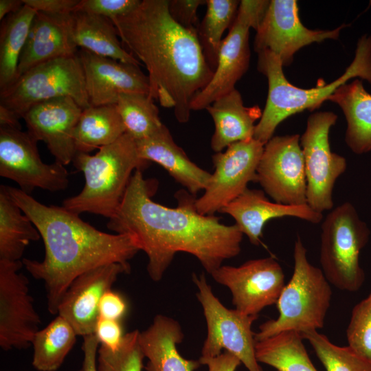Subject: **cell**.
<instances>
[{
    "label": "cell",
    "instance_id": "obj_1",
    "mask_svg": "<svg viewBox=\"0 0 371 371\" xmlns=\"http://www.w3.org/2000/svg\"><path fill=\"white\" fill-rule=\"evenodd\" d=\"M150 190L142 170H136L106 227L135 238L148 256L152 280L162 278L178 252L194 256L210 274L240 253L244 234L236 224L227 225L217 216L200 214L194 195L185 191L176 194L178 205L169 207L155 202Z\"/></svg>",
    "mask_w": 371,
    "mask_h": 371
},
{
    "label": "cell",
    "instance_id": "obj_2",
    "mask_svg": "<svg viewBox=\"0 0 371 371\" xmlns=\"http://www.w3.org/2000/svg\"><path fill=\"white\" fill-rule=\"evenodd\" d=\"M169 0H141L128 14L112 21L123 47L146 67L150 95L172 109L177 120L188 121L195 95L210 82L209 65L198 32L177 23Z\"/></svg>",
    "mask_w": 371,
    "mask_h": 371
},
{
    "label": "cell",
    "instance_id": "obj_3",
    "mask_svg": "<svg viewBox=\"0 0 371 371\" xmlns=\"http://www.w3.org/2000/svg\"><path fill=\"white\" fill-rule=\"evenodd\" d=\"M5 186L43 240V260L22 262L33 278L43 281L49 313L57 314L67 288L82 273L110 263L131 269L129 260L139 251L131 235L101 232L63 206L45 205L20 188Z\"/></svg>",
    "mask_w": 371,
    "mask_h": 371
},
{
    "label": "cell",
    "instance_id": "obj_4",
    "mask_svg": "<svg viewBox=\"0 0 371 371\" xmlns=\"http://www.w3.org/2000/svg\"><path fill=\"white\" fill-rule=\"evenodd\" d=\"M283 65L274 54L258 53V70L268 82L265 107L256 125L254 138L265 144L278 126L289 117L305 110L319 108L338 87L350 79L359 77L371 84V36L363 35L358 41L355 56L345 72L329 84L311 89H301L291 84L283 72Z\"/></svg>",
    "mask_w": 371,
    "mask_h": 371
},
{
    "label": "cell",
    "instance_id": "obj_5",
    "mask_svg": "<svg viewBox=\"0 0 371 371\" xmlns=\"http://www.w3.org/2000/svg\"><path fill=\"white\" fill-rule=\"evenodd\" d=\"M72 163L83 172L85 183L78 194L63 201V207L78 214L89 212L109 219L122 203L132 173L148 161L139 157L135 140L126 133L93 155L76 152Z\"/></svg>",
    "mask_w": 371,
    "mask_h": 371
},
{
    "label": "cell",
    "instance_id": "obj_6",
    "mask_svg": "<svg viewBox=\"0 0 371 371\" xmlns=\"http://www.w3.org/2000/svg\"><path fill=\"white\" fill-rule=\"evenodd\" d=\"M293 275L277 301L278 316L259 326L255 340L293 330L300 333L324 327L330 306L332 289L321 269L313 265L298 236L293 249Z\"/></svg>",
    "mask_w": 371,
    "mask_h": 371
},
{
    "label": "cell",
    "instance_id": "obj_7",
    "mask_svg": "<svg viewBox=\"0 0 371 371\" xmlns=\"http://www.w3.org/2000/svg\"><path fill=\"white\" fill-rule=\"evenodd\" d=\"M321 228L319 262L326 278L341 291H358L365 281L359 254L369 241L368 225L346 201L326 215Z\"/></svg>",
    "mask_w": 371,
    "mask_h": 371
},
{
    "label": "cell",
    "instance_id": "obj_8",
    "mask_svg": "<svg viewBox=\"0 0 371 371\" xmlns=\"http://www.w3.org/2000/svg\"><path fill=\"white\" fill-rule=\"evenodd\" d=\"M61 97L72 98L82 110L91 106L78 54L54 59L27 71L0 91V105L21 119L33 106Z\"/></svg>",
    "mask_w": 371,
    "mask_h": 371
},
{
    "label": "cell",
    "instance_id": "obj_9",
    "mask_svg": "<svg viewBox=\"0 0 371 371\" xmlns=\"http://www.w3.org/2000/svg\"><path fill=\"white\" fill-rule=\"evenodd\" d=\"M207 325V336L200 358L215 357L223 350L235 355L249 371H264L256 357L255 333L258 315H247L225 307L214 294L203 273L192 275Z\"/></svg>",
    "mask_w": 371,
    "mask_h": 371
},
{
    "label": "cell",
    "instance_id": "obj_10",
    "mask_svg": "<svg viewBox=\"0 0 371 371\" xmlns=\"http://www.w3.org/2000/svg\"><path fill=\"white\" fill-rule=\"evenodd\" d=\"M270 1L242 0L236 19L219 47L216 69L210 82L192 100V111L205 109L216 100L235 89L248 69L250 60L249 34L257 30Z\"/></svg>",
    "mask_w": 371,
    "mask_h": 371
},
{
    "label": "cell",
    "instance_id": "obj_11",
    "mask_svg": "<svg viewBox=\"0 0 371 371\" xmlns=\"http://www.w3.org/2000/svg\"><path fill=\"white\" fill-rule=\"evenodd\" d=\"M337 120L331 111L311 114L300 136L306 179V204L322 213L331 210L333 188L337 179L347 169L344 157L330 149L329 133Z\"/></svg>",
    "mask_w": 371,
    "mask_h": 371
},
{
    "label": "cell",
    "instance_id": "obj_12",
    "mask_svg": "<svg viewBox=\"0 0 371 371\" xmlns=\"http://www.w3.org/2000/svg\"><path fill=\"white\" fill-rule=\"evenodd\" d=\"M37 141L21 128L0 126V175L15 181L30 194L36 188L50 192L65 190L69 173L65 166L42 161Z\"/></svg>",
    "mask_w": 371,
    "mask_h": 371
},
{
    "label": "cell",
    "instance_id": "obj_13",
    "mask_svg": "<svg viewBox=\"0 0 371 371\" xmlns=\"http://www.w3.org/2000/svg\"><path fill=\"white\" fill-rule=\"evenodd\" d=\"M265 144L252 138L229 146L225 152L212 157L215 168L203 195L195 199L196 210L214 215L240 196L251 181H256V171Z\"/></svg>",
    "mask_w": 371,
    "mask_h": 371
},
{
    "label": "cell",
    "instance_id": "obj_14",
    "mask_svg": "<svg viewBox=\"0 0 371 371\" xmlns=\"http://www.w3.org/2000/svg\"><path fill=\"white\" fill-rule=\"evenodd\" d=\"M298 134L273 136L264 146L256 182L275 202L306 204V179Z\"/></svg>",
    "mask_w": 371,
    "mask_h": 371
},
{
    "label": "cell",
    "instance_id": "obj_15",
    "mask_svg": "<svg viewBox=\"0 0 371 371\" xmlns=\"http://www.w3.org/2000/svg\"><path fill=\"white\" fill-rule=\"evenodd\" d=\"M210 275L229 289L235 309L247 315H258L276 304L285 286L283 269L273 257L249 260L238 267L221 265Z\"/></svg>",
    "mask_w": 371,
    "mask_h": 371
},
{
    "label": "cell",
    "instance_id": "obj_16",
    "mask_svg": "<svg viewBox=\"0 0 371 371\" xmlns=\"http://www.w3.org/2000/svg\"><path fill=\"white\" fill-rule=\"evenodd\" d=\"M22 260H0V347L5 351L32 344L41 320L29 293Z\"/></svg>",
    "mask_w": 371,
    "mask_h": 371
},
{
    "label": "cell",
    "instance_id": "obj_17",
    "mask_svg": "<svg viewBox=\"0 0 371 371\" xmlns=\"http://www.w3.org/2000/svg\"><path fill=\"white\" fill-rule=\"evenodd\" d=\"M346 26L343 24L331 30H310L300 19L297 1L271 0L256 30L254 48L257 54L262 51L274 54L286 66L300 49L327 39L337 40Z\"/></svg>",
    "mask_w": 371,
    "mask_h": 371
},
{
    "label": "cell",
    "instance_id": "obj_18",
    "mask_svg": "<svg viewBox=\"0 0 371 371\" xmlns=\"http://www.w3.org/2000/svg\"><path fill=\"white\" fill-rule=\"evenodd\" d=\"M130 271L122 264L110 263L82 273L67 288L57 314L69 322L77 335L94 333L102 295L112 289L121 273Z\"/></svg>",
    "mask_w": 371,
    "mask_h": 371
},
{
    "label": "cell",
    "instance_id": "obj_19",
    "mask_svg": "<svg viewBox=\"0 0 371 371\" xmlns=\"http://www.w3.org/2000/svg\"><path fill=\"white\" fill-rule=\"evenodd\" d=\"M82 112L72 98L61 97L33 106L23 119L28 133L47 145L55 161L66 166L77 152L73 133Z\"/></svg>",
    "mask_w": 371,
    "mask_h": 371
},
{
    "label": "cell",
    "instance_id": "obj_20",
    "mask_svg": "<svg viewBox=\"0 0 371 371\" xmlns=\"http://www.w3.org/2000/svg\"><path fill=\"white\" fill-rule=\"evenodd\" d=\"M91 106L116 104L125 93L150 94L148 76L139 66L94 54L86 49L78 52Z\"/></svg>",
    "mask_w": 371,
    "mask_h": 371
},
{
    "label": "cell",
    "instance_id": "obj_21",
    "mask_svg": "<svg viewBox=\"0 0 371 371\" xmlns=\"http://www.w3.org/2000/svg\"><path fill=\"white\" fill-rule=\"evenodd\" d=\"M220 212L231 216L241 232L256 246L261 243L265 224L271 219L291 216L317 224L323 218L322 213L307 204L289 205L271 202L265 196L264 191L248 188Z\"/></svg>",
    "mask_w": 371,
    "mask_h": 371
},
{
    "label": "cell",
    "instance_id": "obj_22",
    "mask_svg": "<svg viewBox=\"0 0 371 371\" xmlns=\"http://www.w3.org/2000/svg\"><path fill=\"white\" fill-rule=\"evenodd\" d=\"M70 15L36 14L20 56L16 79L41 63L78 54L70 36Z\"/></svg>",
    "mask_w": 371,
    "mask_h": 371
},
{
    "label": "cell",
    "instance_id": "obj_23",
    "mask_svg": "<svg viewBox=\"0 0 371 371\" xmlns=\"http://www.w3.org/2000/svg\"><path fill=\"white\" fill-rule=\"evenodd\" d=\"M139 157L161 166L175 181L194 195L207 188L212 174L192 162L163 124L150 136L135 141Z\"/></svg>",
    "mask_w": 371,
    "mask_h": 371
},
{
    "label": "cell",
    "instance_id": "obj_24",
    "mask_svg": "<svg viewBox=\"0 0 371 371\" xmlns=\"http://www.w3.org/2000/svg\"><path fill=\"white\" fill-rule=\"evenodd\" d=\"M184 337L180 324L173 318L157 315L152 324L139 333V344L145 358L146 371H194L199 360L186 359L177 345Z\"/></svg>",
    "mask_w": 371,
    "mask_h": 371
},
{
    "label": "cell",
    "instance_id": "obj_25",
    "mask_svg": "<svg viewBox=\"0 0 371 371\" xmlns=\"http://www.w3.org/2000/svg\"><path fill=\"white\" fill-rule=\"evenodd\" d=\"M205 110L214 123L211 148L216 153L234 143L254 138L255 122L262 113L258 105L245 106L236 89L216 100Z\"/></svg>",
    "mask_w": 371,
    "mask_h": 371
},
{
    "label": "cell",
    "instance_id": "obj_26",
    "mask_svg": "<svg viewBox=\"0 0 371 371\" xmlns=\"http://www.w3.org/2000/svg\"><path fill=\"white\" fill-rule=\"evenodd\" d=\"M69 23L71 38L77 47L122 63L142 65L123 47L111 19L74 12L71 14Z\"/></svg>",
    "mask_w": 371,
    "mask_h": 371
},
{
    "label": "cell",
    "instance_id": "obj_27",
    "mask_svg": "<svg viewBox=\"0 0 371 371\" xmlns=\"http://www.w3.org/2000/svg\"><path fill=\"white\" fill-rule=\"evenodd\" d=\"M328 100L337 104L345 116L348 147L357 155L371 152V94L361 79L342 85Z\"/></svg>",
    "mask_w": 371,
    "mask_h": 371
},
{
    "label": "cell",
    "instance_id": "obj_28",
    "mask_svg": "<svg viewBox=\"0 0 371 371\" xmlns=\"http://www.w3.org/2000/svg\"><path fill=\"white\" fill-rule=\"evenodd\" d=\"M126 133V128L116 105H103L82 110L74 130L77 152L89 153L111 144Z\"/></svg>",
    "mask_w": 371,
    "mask_h": 371
},
{
    "label": "cell",
    "instance_id": "obj_29",
    "mask_svg": "<svg viewBox=\"0 0 371 371\" xmlns=\"http://www.w3.org/2000/svg\"><path fill=\"white\" fill-rule=\"evenodd\" d=\"M41 234L8 193L0 186V260L19 261L31 241Z\"/></svg>",
    "mask_w": 371,
    "mask_h": 371
},
{
    "label": "cell",
    "instance_id": "obj_30",
    "mask_svg": "<svg viewBox=\"0 0 371 371\" xmlns=\"http://www.w3.org/2000/svg\"><path fill=\"white\" fill-rule=\"evenodd\" d=\"M37 12L24 5L17 12L5 16L0 29V91L17 77L20 56L26 43L33 19Z\"/></svg>",
    "mask_w": 371,
    "mask_h": 371
},
{
    "label": "cell",
    "instance_id": "obj_31",
    "mask_svg": "<svg viewBox=\"0 0 371 371\" xmlns=\"http://www.w3.org/2000/svg\"><path fill=\"white\" fill-rule=\"evenodd\" d=\"M300 333L289 330L256 342V357L277 371H317Z\"/></svg>",
    "mask_w": 371,
    "mask_h": 371
},
{
    "label": "cell",
    "instance_id": "obj_32",
    "mask_svg": "<svg viewBox=\"0 0 371 371\" xmlns=\"http://www.w3.org/2000/svg\"><path fill=\"white\" fill-rule=\"evenodd\" d=\"M73 326L60 315L34 335L32 366L38 371H56L76 341Z\"/></svg>",
    "mask_w": 371,
    "mask_h": 371
},
{
    "label": "cell",
    "instance_id": "obj_33",
    "mask_svg": "<svg viewBox=\"0 0 371 371\" xmlns=\"http://www.w3.org/2000/svg\"><path fill=\"white\" fill-rule=\"evenodd\" d=\"M154 101L150 94L144 93H125L118 97L117 110L126 133L135 141L150 136L164 124Z\"/></svg>",
    "mask_w": 371,
    "mask_h": 371
},
{
    "label": "cell",
    "instance_id": "obj_34",
    "mask_svg": "<svg viewBox=\"0 0 371 371\" xmlns=\"http://www.w3.org/2000/svg\"><path fill=\"white\" fill-rule=\"evenodd\" d=\"M207 10L199 25L198 36L206 59L214 71L218 52L225 31L232 25L240 1L237 0H207Z\"/></svg>",
    "mask_w": 371,
    "mask_h": 371
},
{
    "label": "cell",
    "instance_id": "obj_35",
    "mask_svg": "<svg viewBox=\"0 0 371 371\" xmlns=\"http://www.w3.org/2000/svg\"><path fill=\"white\" fill-rule=\"evenodd\" d=\"M300 335L310 343L326 371H371V362L348 346H337L317 330H308Z\"/></svg>",
    "mask_w": 371,
    "mask_h": 371
},
{
    "label": "cell",
    "instance_id": "obj_36",
    "mask_svg": "<svg viewBox=\"0 0 371 371\" xmlns=\"http://www.w3.org/2000/svg\"><path fill=\"white\" fill-rule=\"evenodd\" d=\"M138 330L124 335L121 345L115 350L99 346L98 371H142L145 358L139 344Z\"/></svg>",
    "mask_w": 371,
    "mask_h": 371
},
{
    "label": "cell",
    "instance_id": "obj_37",
    "mask_svg": "<svg viewBox=\"0 0 371 371\" xmlns=\"http://www.w3.org/2000/svg\"><path fill=\"white\" fill-rule=\"evenodd\" d=\"M346 334L348 346L371 362V292L353 307Z\"/></svg>",
    "mask_w": 371,
    "mask_h": 371
},
{
    "label": "cell",
    "instance_id": "obj_38",
    "mask_svg": "<svg viewBox=\"0 0 371 371\" xmlns=\"http://www.w3.org/2000/svg\"><path fill=\"white\" fill-rule=\"evenodd\" d=\"M141 0H79L74 12L113 19L124 16L135 9Z\"/></svg>",
    "mask_w": 371,
    "mask_h": 371
},
{
    "label": "cell",
    "instance_id": "obj_39",
    "mask_svg": "<svg viewBox=\"0 0 371 371\" xmlns=\"http://www.w3.org/2000/svg\"><path fill=\"white\" fill-rule=\"evenodd\" d=\"M206 3L203 0H169L168 10L172 19L181 26L198 32L197 10Z\"/></svg>",
    "mask_w": 371,
    "mask_h": 371
},
{
    "label": "cell",
    "instance_id": "obj_40",
    "mask_svg": "<svg viewBox=\"0 0 371 371\" xmlns=\"http://www.w3.org/2000/svg\"><path fill=\"white\" fill-rule=\"evenodd\" d=\"M94 334L100 346L115 350L121 345L124 335L120 321L99 317Z\"/></svg>",
    "mask_w": 371,
    "mask_h": 371
},
{
    "label": "cell",
    "instance_id": "obj_41",
    "mask_svg": "<svg viewBox=\"0 0 371 371\" xmlns=\"http://www.w3.org/2000/svg\"><path fill=\"white\" fill-rule=\"evenodd\" d=\"M126 311V302L119 293L109 289L104 293L99 304L100 317L120 321Z\"/></svg>",
    "mask_w": 371,
    "mask_h": 371
},
{
    "label": "cell",
    "instance_id": "obj_42",
    "mask_svg": "<svg viewBox=\"0 0 371 371\" xmlns=\"http://www.w3.org/2000/svg\"><path fill=\"white\" fill-rule=\"evenodd\" d=\"M23 1L25 5L33 8L37 12L68 15L74 11L79 0H23Z\"/></svg>",
    "mask_w": 371,
    "mask_h": 371
},
{
    "label": "cell",
    "instance_id": "obj_43",
    "mask_svg": "<svg viewBox=\"0 0 371 371\" xmlns=\"http://www.w3.org/2000/svg\"><path fill=\"white\" fill-rule=\"evenodd\" d=\"M83 337V361L79 371H98L97 357L100 342L94 333Z\"/></svg>",
    "mask_w": 371,
    "mask_h": 371
},
{
    "label": "cell",
    "instance_id": "obj_44",
    "mask_svg": "<svg viewBox=\"0 0 371 371\" xmlns=\"http://www.w3.org/2000/svg\"><path fill=\"white\" fill-rule=\"evenodd\" d=\"M201 365H206L208 371H236L240 361L233 354L225 351L212 358H199Z\"/></svg>",
    "mask_w": 371,
    "mask_h": 371
},
{
    "label": "cell",
    "instance_id": "obj_45",
    "mask_svg": "<svg viewBox=\"0 0 371 371\" xmlns=\"http://www.w3.org/2000/svg\"><path fill=\"white\" fill-rule=\"evenodd\" d=\"M19 120L14 113L0 105V126L21 128Z\"/></svg>",
    "mask_w": 371,
    "mask_h": 371
},
{
    "label": "cell",
    "instance_id": "obj_46",
    "mask_svg": "<svg viewBox=\"0 0 371 371\" xmlns=\"http://www.w3.org/2000/svg\"><path fill=\"white\" fill-rule=\"evenodd\" d=\"M24 5L23 0H0V20L19 12Z\"/></svg>",
    "mask_w": 371,
    "mask_h": 371
}]
</instances>
